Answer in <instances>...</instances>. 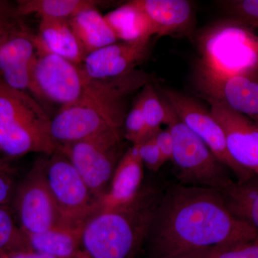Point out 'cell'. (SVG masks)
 Instances as JSON below:
<instances>
[{"label": "cell", "instance_id": "cell-1", "mask_svg": "<svg viewBox=\"0 0 258 258\" xmlns=\"http://www.w3.org/2000/svg\"><path fill=\"white\" fill-rule=\"evenodd\" d=\"M257 235L230 211L221 191L179 184L163 192L145 243L149 258H202Z\"/></svg>", "mask_w": 258, "mask_h": 258}, {"label": "cell", "instance_id": "cell-2", "mask_svg": "<svg viewBox=\"0 0 258 258\" xmlns=\"http://www.w3.org/2000/svg\"><path fill=\"white\" fill-rule=\"evenodd\" d=\"M149 83L147 75L137 70L117 79L88 77L81 98L51 118V137L57 148L110 129L123 131L128 96Z\"/></svg>", "mask_w": 258, "mask_h": 258}, {"label": "cell", "instance_id": "cell-3", "mask_svg": "<svg viewBox=\"0 0 258 258\" xmlns=\"http://www.w3.org/2000/svg\"><path fill=\"white\" fill-rule=\"evenodd\" d=\"M162 194L152 186H142L129 203L93 212L83 225L82 258H137Z\"/></svg>", "mask_w": 258, "mask_h": 258}, {"label": "cell", "instance_id": "cell-4", "mask_svg": "<svg viewBox=\"0 0 258 258\" xmlns=\"http://www.w3.org/2000/svg\"><path fill=\"white\" fill-rule=\"evenodd\" d=\"M51 117L31 95L0 79V161L13 163L30 153L50 156L57 149Z\"/></svg>", "mask_w": 258, "mask_h": 258}, {"label": "cell", "instance_id": "cell-5", "mask_svg": "<svg viewBox=\"0 0 258 258\" xmlns=\"http://www.w3.org/2000/svg\"><path fill=\"white\" fill-rule=\"evenodd\" d=\"M200 58L195 73L258 79V33L232 19L207 27L198 37Z\"/></svg>", "mask_w": 258, "mask_h": 258}, {"label": "cell", "instance_id": "cell-6", "mask_svg": "<svg viewBox=\"0 0 258 258\" xmlns=\"http://www.w3.org/2000/svg\"><path fill=\"white\" fill-rule=\"evenodd\" d=\"M168 107L166 125L173 137L172 161L181 184L220 191L232 186L235 181L229 175L228 169L215 157L203 141L176 116L169 105Z\"/></svg>", "mask_w": 258, "mask_h": 258}, {"label": "cell", "instance_id": "cell-7", "mask_svg": "<svg viewBox=\"0 0 258 258\" xmlns=\"http://www.w3.org/2000/svg\"><path fill=\"white\" fill-rule=\"evenodd\" d=\"M123 131L110 129L58 148L101 203L108 193L123 153Z\"/></svg>", "mask_w": 258, "mask_h": 258}, {"label": "cell", "instance_id": "cell-8", "mask_svg": "<svg viewBox=\"0 0 258 258\" xmlns=\"http://www.w3.org/2000/svg\"><path fill=\"white\" fill-rule=\"evenodd\" d=\"M43 171L63 223L81 225L99 208L84 180L59 149L45 156Z\"/></svg>", "mask_w": 258, "mask_h": 258}, {"label": "cell", "instance_id": "cell-9", "mask_svg": "<svg viewBox=\"0 0 258 258\" xmlns=\"http://www.w3.org/2000/svg\"><path fill=\"white\" fill-rule=\"evenodd\" d=\"M37 47L31 68V96L60 108L77 101L88 79L81 66Z\"/></svg>", "mask_w": 258, "mask_h": 258}, {"label": "cell", "instance_id": "cell-10", "mask_svg": "<svg viewBox=\"0 0 258 258\" xmlns=\"http://www.w3.org/2000/svg\"><path fill=\"white\" fill-rule=\"evenodd\" d=\"M43 162L40 158L20 179L11 204L19 227L26 235L63 224L44 176Z\"/></svg>", "mask_w": 258, "mask_h": 258}, {"label": "cell", "instance_id": "cell-11", "mask_svg": "<svg viewBox=\"0 0 258 258\" xmlns=\"http://www.w3.org/2000/svg\"><path fill=\"white\" fill-rule=\"evenodd\" d=\"M163 99L176 116L203 141L212 154L235 175L237 182H243L255 176L238 165L227 151L221 125L205 108L192 97L175 90L163 88Z\"/></svg>", "mask_w": 258, "mask_h": 258}, {"label": "cell", "instance_id": "cell-12", "mask_svg": "<svg viewBox=\"0 0 258 258\" xmlns=\"http://www.w3.org/2000/svg\"><path fill=\"white\" fill-rule=\"evenodd\" d=\"M212 115L221 125L230 157L238 165L258 176V128L249 117L221 102L207 100Z\"/></svg>", "mask_w": 258, "mask_h": 258}, {"label": "cell", "instance_id": "cell-13", "mask_svg": "<svg viewBox=\"0 0 258 258\" xmlns=\"http://www.w3.org/2000/svg\"><path fill=\"white\" fill-rule=\"evenodd\" d=\"M195 89L206 100L221 102L253 120L258 118V79L195 73Z\"/></svg>", "mask_w": 258, "mask_h": 258}, {"label": "cell", "instance_id": "cell-14", "mask_svg": "<svg viewBox=\"0 0 258 258\" xmlns=\"http://www.w3.org/2000/svg\"><path fill=\"white\" fill-rule=\"evenodd\" d=\"M151 40L137 42L118 41L86 56L81 64L89 79H117L136 71L147 60Z\"/></svg>", "mask_w": 258, "mask_h": 258}, {"label": "cell", "instance_id": "cell-15", "mask_svg": "<svg viewBox=\"0 0 258 258\" xmlns=\"http://www.w3.org/2000/svg\"><path fill=\"white\" fill-rule=\"evenodd\" d=\"M37 52L36 35L28 26L3 37L0 40V79L9 87L30 94L31 68Z\"/></svg>", "mask_w": 258, "mask_h": 258}, {"label": "cell", "instance_id": "cell-16", "mask_svg": "<svg viewBox=\"0 0 258 258\" xmlns=\"http://www.w3.org/2000/svg\"><path fill=\"white\" fill-rule=\"evenodd\" d=\"M154 28V36L189 35L194 23L193 8L186 0H134Z\"/></svg>", "mask_w": 258, "mask_h": 258}, {"label": "cell", "instance_id": "cell-17", "mask_svg": "<svg viewBox=\"0 0 258 258\" xmlns=\"http://www.w3.org/2000/svg\"><path fill=\"white\" fill-rule=\"evenodd\" d=\"M144 165L136 145L128 148L120 159L109 190L98 208H113L133 200L142 187Z\"/></svg>", "mask_w": 258, "mask_h": 258}, {"label": "cell", "instance_id": "cell-18", "mask_svg": "<svg viewBox=\"0 0 258 258\" xmlns=\"http://www.w3.org/2000/svg\"><path fill=\"white\" fill-rule=\"evenodd\" d=\"M36 42L44 50L80 66L86 56L69 20L40 18Z\"/></svg>", "mask_w": 258, "mask_h": 258}, {"label": "cell", "instance_id": "cell-19", "mask_svg": "<svg viewBox=\"0 0 258 258\" xmlns=\"http://www.w3.org/2000/svg\"><path fill=\"white\" fill-rule=\"evenodd\" d=\"M84 223H63L45 232L26 235L29 247L55 258H82L81 235Z\"/></svg>", "mask_w": 258, "mask_h": 258}, {"label": "cell", "instance_id": "cell-20", "mask_svg": "<svg viewBox=\"0 0 258 258\" xmlns=\"http://www.w3.org/2000/svg\"><path fill=\"white\" fill-rule=\"evenodd\" d=\"M86 55L118 42L104 15L97 7L86 8L69 20Z\"/></svg>", "mask_w": 258, "mask_h": 258}, {"label": "cell", "instance_id": "cell-21", "mask_svg": "<svg viewBox=\"0 0 258 258\" xmlns=\"http://www.w3.org/2000/svg\"><path fill=\"white\" fill-rule=\"evenodd\" d=\"M104 18L118 41H143L154 36L152 23L134 0L112 10Z\"/></svg>", "mask_w": 258, "mask_h": 258}, {"label": "cell", "instance_id": "cell-22", "mask_svg": "<svg viewBox=\"0 0 258 258\" xmlns=\"http://www.w3.org/2000/svg\"><path fill=\"white\" fill-rule=\"evenodd\" d=\"M101 3L93 0H18L15 6L17 13L22 18L35 14L40 18L69 20L79 12Z\"/></svg>", "mask_w": 258, "mask_h": 258}, {"label": "cell", "instance_id": "cell-23", "mask_svg": "<svg viewBox=\"0 0 258 258\" xmlns=\"http://www.w3.org/2000/svg\"><path fill=\"white\" fill-rule=\"evenodd\" d=\"M254 177L243 182L235 181L221 192L230 211L258 232V181Z\"/></svg>", "mask_w": 258, "mask_h": 258}, {"label": "cell", "instance_id": "cell-24", "mask_svg": "<svg viewBox=\"0 0 258 258\" xmlns=\"http://www.w3.org/2000/svg\"><path fill=\"white\" fill-rule=\"evenodd\" d=\"M138 98L145 121L148 139L160 130L161 125H166L169 118V107L164 99H161L154 86L149 83L142 88Z\"/></svg>", "mask_w": 258, "mask_h": 258}, {"label": "cell", "instance_id": "cell-25", "mask_svg": "<svg viewBox=\"0 0 258 258\" xmlns=\"http://www.w3.org/2000/svg\"><path fill=\"white\" fill-rule=\"evenodd\" d=\"M31 249L26 234L19 227L11 205L0 207V252Z\"/></svg>", "mask_w": 258, "mask_h": 258}, {"label": "cell", "instance_id": "cell-26", "mask_svg": "<svg viewBox=\"0 0 258 258\" xmlns=\"http://www.w3.org/2000/svg\"><path fill=\"white\" fill-rule=\"evenodd\" d=\"M220 4L230 19L258 28V0H230Z\"/></svg>", "mask_w": 258, "mask_h": 258}, {"label": "cell", "instance_id": "cell-27", "mask_svg": "<svg viewBox=\"0 0 258 258\" xmlns=\"http://www.w3.org/2000/svg\"><path fill=\"white\" fill-rule=\"evenodd\" d=\"M123 136L132 145L141 143L147 139L145 121L138 97L125 115Z\"/></svg>", "mask_w": 258, "mask_h": 258}, {"label": "cell", "instance_id": "cell-28", "mask_svg": "<svg viewBox=\"0 0 258 258\" xmlns=\"http://www.w3.org/2000/svg\"><path fill=\"white\" fill-rule=\"evenodd\" d=\"M20 179L13 163L0 161V207L11 205Z\"/></svg>", "mask_w": 258, "mask_h": 258}, {"label": "cell", "instance_id": "cell-29", "mask_svg": "<svg viewBox=\"0 0 258 258\" xmlns=\"http://www.w3.org/2000/svg\"><path fill=\"white\" fill-rule=\"evenodd\" d=\"M202 258H258V235L252 240L215 249Z\"/></svg>", "mask_w": 258, "mask_h": 258}, {"label": "cell", "instance_id": "cell-30", "mask_svg": "<svg viewBox=\"0 0 258 258\" xmlns=\"http://www.w3.org/2000/svg\"><path fill=\"white\" fill-rule=\"evenodd\" d=\"M25 26L23 18L17 13L15 3L0 0V40Z\"/></svg>", "mask_w": 258, "mask_h": 258}, {"label": "cell", "instance_id": "cell-31", "mask_svg": "<svg viewBox=\"0 0 258 258\" xmlns=\"http://www.w3.org/2000/svg\"><path fill=\"white\" fill-rule=\"evenodd\" d=\"M136 146L142 164L149 170L157 171L166 163L153 136Z\"/></svg>", "mask_w": 258, "mask_h": 258}, {"label": "cell", "instance_id": "cell-32", "mask_svg": "<svg viewBox=\"0 0 258 258\" xmlns=\"http://www.w3.org/2000/svg\"><path fill=\"white\" fill-rule=\"evenodd\" d=\"M153 137H154L156 144H157L165 162L172 160L174 142H173V137L169 128H167L165 130L160 129L153 136Z\"/></svg>", "mask_w": 258, "mask_h": 258}, {"label": "cell", "instance_id": "cell-33", "mask_svg": "<svg viewBox=\"0 0 258 258\" xmlns=\"http://www.w3.org/2000/svg\"><path fill=\"white\" fill-rule=\"evenodd\" d=\"M0 258H55L32 249H18L0 252Z\"/></svg>", "mask_w": 258, "mask_h": 258}, {"label": "cell", "instance_id": "cell-34", "mask_svg": "<svg viewBox=\"0 0 258 258\" xmlns=\"http://www.w3.org/2000/svg\"><path fill=\"white\" fill-rule=\"evenodd\" d=\"M254 121V123H255V125H257L258 128V118H255V119L252 120Z\"/></svg>", "mask_w": 258, "mask_h": 258}]
</instances>
